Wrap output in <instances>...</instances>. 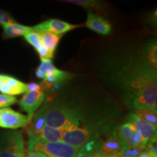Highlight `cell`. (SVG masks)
<instances>
[{"label": "cell", "instance_id": "5", "mask_svg": "<svg viewBox=\"0 0 157 157\" xmlns=\"http://www.w3.org/2000/svg\"><path fill=\"white\" fill-rule=\"evenodd\" d=\"M25 143L21 131L6 132L0 141V157H24Z\"/></svg>", "mask_w": 157, "mask_h": 157}, {"label": "cell", "instance_id": "11", "mask_svg": "<svg viewBox=\"0 0 157 157\" xmlns=\"http://www.w3.org/2000/svg\"><path fill=\"white\" fill-rule=\"evenodd\" d=\"M80 25L71 24L58 19H49L38 25L33 26L34 31L37 32H48L55 34L63 35L65 33L75 29Z\"/></svg>", "mask_w": 157, "mask_h": 157}, {"label": "cell", "instance_id": "7", "mask_svg": "<svg viewBox=\"0 0 157 157\" xmlns=\"http://www.w3.org/2000/svg\"><path fill=\"white\" fill-rule=\"evenodd\" d=\"M93 129L88 127H76L71 130L65 131L61 142L71 146L79 149L86 143L88 142L93 135Z\"/></svg>", "mask_w": 157, "mask_h": 157}, {"label": "cell", "instance_id": "29", "mask_svg": "<svg viewBox=\"0 0 157 157\" xmlns=\"http://www.w3.org/2000/svg\"><path fill=\"white\" fill-rule=\"evenodd\" d=\"M36 90H42V86L35 82L27 84V92L36 91Z\"/></svg>", "mask_w": 157, "mask_h": 157}, {"label": "cell", "instance_id": "18", "mask_svg": "<svg viewBox=\"0 0 157 157\" xmlns=\"http://www.w3.org/2000/svg\"><path fill=\"white\" fill-rule=\"evenodd\" d=\"M40 34L42 44L49 50L55 53L57 46H58L63 35L55 34L48 32H39Z\"/></svg>", "mask_w": 157, "mask_h": 157}, {"label": "cell", "instance_id": "8", "mask_svg": "<svg viewBox=\"0 0 157 157\" xmlns=\"http://www.w3.org/2000/svg\"><path fill=\"white\" fill-rule=\"evenodd\" d=\"M117 135L121 146L126 145L129 146L140 147L145 150L142 145L140 133L132 123L127 121L121 124L118 128Z\"/></svg>", "mask_w": 157, "mask_h": 157}, {"label": "cell", "instance_id": "6", "mask_svg": "<svg viewBox=\"0 0 157 157\" xmlns=\"http://www.w3.org/2000/svg\"><path fill=\"white\" fill-rule=\"evenodd\" d=\"M30 122L28 116L17 112L10 108L0 109V127L15 129L25 127Z\"/></svg>", "mask_w": 157, "mask_h": 157}, {"label": "cell", "instance_id": "28", "mask_svg": "<svg viewBox=\"0 0 157 157\" xmlns=\"http://www.w3.org/2000/svg\"><path fill=\"white\" fill-rule=\"evenodd\" d=\"M15 23V21L12 18L11 16L8 14V13H7L6 12L0 10V24H11V23Z\"/></svg>", "mask_w": 157, "mask_h": 157}, {"label": "cell", "instance_id": "2", "mask_svg": "<svg viewBox=\"0 0 157 157\" xmlns=\"http://www.w3.org/2000/svg\"><path fill=\"white\" fill-rule=\"evenodd\" d=\"M45 124L65 131L79 127L82 114L78 109L65 105H56L45 109Z\"/></svg>", "mask_w": 157, "mask_h": 157}, {"label": "cell", "instance_id": "17", "mask_svg": "<svg viewBox=\"0 0 157 157\" xmlns=\"http://www.w3.org/2000/svg\"><path fill=\"white\" fill-rule=\"evenodd\" d=\"M64 132L65 130L63 129L52 128V127L45 125L42 129V132L41 133V136L39 138L47 141V142H61Z\"/></svg>", "mask_w": 157, "mask_h": 157}, {"label": "cell", "instance_id": "15", "mask_svg": "<svg viewBox=\"0 0 157 157\" xmlns=\"http://www.w3.org/2000/svg\"><path fill=\"white\" fill-rule=\"evenodd\" d=\"M45 109H41L35 113L32 119L27 125L26 132L29 137L39 138L45 124Z\"/></svg>", "mask_w": 157, "mask_h": 157}, {"label": "cell", "instance_id": "30", "mask_svg": "<svg viewBox=\"0 0 157 157\" xmlns=\"http://www.w3.org/2000/svg\"><path fill=\"white\" fill-rule=\"evenodd\" d=\"M24 157H48V156L43 154V153L38 151H28L25 154Z\"/></svg>", "mask_w": 157, "mask_h": 157}, {"label": "cell", "instance_id": "33", "mask_svg": "<svg viewBox=\"0 0 157 157\" xmlns=\"http://www.w3.org/2000/svg\"><path fill=\"white\" fill-rule=\"evenodd\" d=\"M119 157H121V156H120V155H119Z\"/></svg>", "mask_w": 157, "mask_h": 157}, {"label": "cell", "instance_id": "31", "mask_svg": "<svg viewBox=\"0 0 157 157\" xmlns=\"http://www.w3.org/2000/svg\"><path fill=\"white\" fill-rule=\"evenodd\" d=\"M137 157H151L149 155L148 153L146 152V151H143L142 154H141L140 156H138Z\"/></svg>", "mask_w": 157, "mask_h": 157}, {"label": "cell", "instance_id": "24", "mask_svg": "<svg viewBox=\"0 0 157 157\" xmlns=\"http://www.w3.org/2000/svg\"><path fill=\"white\" fill-rule=\"evenodd\" d=\"M25 40L34 48L36 51L42 47L40 34L37 31H31L27 33L24 36Z\"/></svg>", "mask_w": 157, "mask_h": 157}, {"label": "cell", "instance_id": "27", "mask_svg": "<svg viewBox=\"0 0 157 157\" xmlns=\"http://www.w3.org/2000/svg\"><path fill=\"white\" fill-rule=\"evenodd\" d=\"M145 151L148 153L151 157H157V147H156V137L152 138L147 143Z\"/></svg>", "mask_w": 157, "mask_h": 157}, {"label": "cell", "instance_id": "14", "mask_svg": "<svg viewBox=\"0 0 157 157\" xmlns=\"http://www.w3.org/2000/svg\"><path fill=\"white\" fill-rule=\"evenodd\" d=\"M73 76L72 74L64 71L59 70L56 67L48 72L44 77L43 78V87L50 90L52 87H56L57 86L64 83Z\"/></svg>", "mask_w": 157, "mask_h": 157}, {"label": "cell", "instance_id": "19", "mask_svg": "<svg viewBox=\"0 0 157 157\" xmlns=\"http://www.w3.org/2000/svg\"><path fill=\"white\" fill-rule=\"evenodd\" d=\"M156 42L148 44L145 51V63L148 68L156 71Z\"/></svg>", "mask_w": 157, "mask_h": 157}, {"label": "cell", "instance_id": "3", "mask_svg": "<svg viewBox=\"0 0 157 157\" xmlns=\"http://www.w3.org/2000/svg\"><path fill=\"white\" fill-rule=\"evenodd\" d=\"M28 151L43 153L48 157H76L78 149L63 142H47L41 138L29 137Z\"/></svg>", "mask_w": 157, "mask_h": 157}, {"label": "cell", "instance_id": "32", "mask_svg": "<svg viewBox=\"0 0 157 157\" xmlns=\"http://www.w3.org/2000/svg\"><path fill=\"white\" fill-rule=\"evenodd\" d=\"M95 157H97V156H95ZM109 157H119V154H118L117 155H116V156H109Z\"/></svg>", "mask_w": 157, "mask_h": 157}, {"label": "cell", "instance_id": "25", "mask_svg": "<svg viewBox=\"0 0 157 157\" xmlns=\"http://www.w3.org/2000/svg\"><path fill=\"white\" fill-rule=\"evenodd\" d=\"M65 2L71 3L74 5H77L84 8H97L101 5V3L98 1H93V0H66V1H63Z\"/></svg>", "mask_w": 157, "mask_h": 157}, {"label": "cell", "instance_id": "26", "mask_svg": "<svg viewBox=\"0 0 157 157\" xmlns=\"http://www.w3.org/2000/svg\"><path fill=\"white\" fill-rule=\"evenodd\" d=\"M17 101L15 96H10L0 94V109L7 108L15 104Z\"/></svg>", "mask_w": 157, "mask_h": 157}, {"label": "cell", "instance_id": "1", "mask_svg": "<svg viewBox=\"0 0 157 157\" xmlns=\"http://www.w3.org/2000/svg\"><path fill=\"white\" fill-rule=\"evenodd\" d=\"M128 86L129 102L133 109H148L156 113V71L143 64L133 71Z\"/></svg>", "mask_w": 157, "mask_h": 157}, {"label": "cell", "instance_id": "16", "mask_svg": "<svg viewBox=\"0 0 157 157\" xmlns=\"http://www.w3.org/2000/svg\"><path fill=\"white\" fill-rule=\"evenodd\" d=\"M2 25L4 31V36L6 38H14V37L24 36L27 33L34 31L33 27L19 24L16 22L11 24Z\"/></svg>", "mask_w": 157, "mask_h": 157}, {"label": "cell", "instance_id": "20", "mask_svg": "<svg viewBox=\"0 0 157 157\" xmlns=\"http://www.w3.org/2000/svg\"><path fill=\"white\" fill-rule=\"evenodd\" d=\"M96 143L93 136L78 150L76 157H95Z\"/></svg>", "mask_w": 157, "mask_h": 157}, {"label": "cell", "instance_id": "21", "mask_svg": "<svg viewBox=\"0 0 157 157\" xmlns=\"http://www.w3.org/2000/svg\"><path fill=\"white\" fill-rule=\"evenodd\" d=\"M54 68L55 66L52 59H41V63L37 67L35 74L39 78L43 79L44 76Z\"/></svg>", "mask_w": 157, "mask_h": 157}, {"label": "cell", "instance_id": "10", "mask_svg": "<svg viewBox=\"0 0 157 157\" xmlns=\"http://www.w3.org/2000/svg\"><path fill=\"white\" fill-rule=\"evenodd\" d=\"M127 119V121L132 123L140 133L142 145L144 148L149 140L156 137V126L153 125L133 113L129 114Z\"/></svg>", "mask_w": 157, "mask_h": 157}, {"label": "cell", "instance_id": "12", "mask_svg": "<svg viewBox=\"0 0 157 157\" xmlns=\"http://www.w3.org/2000/svg\"><path fill=\"white\" fill-rule=\"evenodd\" d=\"M0 92L10 96L21 95L27 92V84L13 76L0 74Z\"/></svg>", "mask_w": 157, "mask_h": 157}, {"label": "cell", "instance_id": "23", "mask_svg": "<svg viewBox=\"0 0 157 157\" xmlns=\"http://www.w3.org/2000/svg\"><path fill=\"white\" fill-rule=\"evenodd\" d=\"M135 114L138 116L139 117L142 118L143 119L148 121L149 123L152 124L153 125L156 126L157 124V118H156V113L154 112L151 110L148 109H137L135 110Z\"/></svg>", "mask_w": 157, "mask_h": 157}, {"label": "cell", "instance_id": "13", "mask_svg": "<svg viewBox=\"0 0 157 157\" xmlns=\"http://www.w3.org/2000/svg\"><path fill=\"white\" fill-rule=\"evenodd\" d=\"M85 25L88 29L102 35L110 34L112 31L111 23L106 19L99 15L94 14L92 12L88 13Z\"/></svg>", "mask_w": 157, "mask_h": 157}, {"label": "cell", "instance_id": "4", "mask_svg": "<svg viewBox=\"0 0 157 157\" xmlns=\"http://www.w3.org/2000/svg\"><path fill=\"white\" fill-rule=\"evenodd\" d=\"M93 135L96 140L95 156L109 157L119 154L121 146L115 129H105Z\"/></svg>", "mask_w": 157, "mask_h": 157}, {"label": "cell", "instance_id": "22", "mask_svg": "<svg viewBox=\"0 0 157 157\" xmlns=\"http://www.w3.org/2000/svg\"><path fill=\"white\" fill-rule=\"evenodd\" d=\"M144 151V149L140 147L129 146L122 145L119 155L121 157H137Z\"/></svg>", "mask_w": 157, "mask_h": 157}, {"label": "cell", "instance_id": "9", "mask_svg": "<svg viewBox=\"0 0 157 157\" xmlns=\"http://www.w3.org/2000/svg\"><path fill=\"white\" fill-rule=\"evenodd\" d=\"M44 99V94L42 90L26 92L21 100L18 104L21 109L28 113L29 120H31L35 112L42 105Z\"/></svg>", "mask_w": 157, "mask_h": 157}]
</instances>
